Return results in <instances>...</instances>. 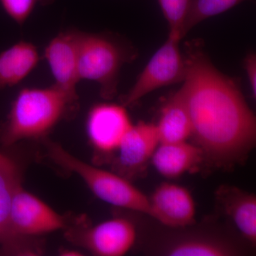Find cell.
<instances>
[{"label":"cell","mask_w":256,"mask_h":256,"mask_svg":"<svg viewBox=\"0 0 256 256\" xmlns=\"http://www.w3.org/2000/svg\"><path fill=\"white\" fill-rule=\"evenodd\" d=\"M244 0H192L184 22L182 38L192 28L207 18L232 9Z\"/></svg>","instance_id":"cell-18"},{"label":"cell","mask_w":256,"mask_h":256,"mask_svg":"<svg viewBox=\"0 0 256 256\" xmlns=\"http://www.w3.org/2000/svg\"><path fill=\"white\" fill-rule=\"evenodd\" d=\"M152 161L160 174L176 178L196 170L204 162V156L198 146L188 141L160 143Z\"/></svg>","instance_id":"cell-12"},{"label":"cell","mask_w":256,"mask_h":256,"mask_svg":"<svg viewBox=\"0 0 256 256\" xmlns=\"http://www.w3.org/2000/svg\"><path fill=\"white\" fill-rule=\"evenodd\" d=\"M77 225L68 228L67 236L94 255L124 256L136 242V226L127 218H112L92 226L82 220Z\"/></svg>","instance_id":"cell-7"},{"label":"cell","mask_w":256,"mask_h":256,"mask_svg":"<svg viewBox=\"0 0 256 256\" xmlns=\"http://www.w3.org/2000/svg\"><path fill=\"white\" fill-rule=\"evenodd\" d=\"M60 255L65 256H82L80 252H77V250H64L60 252Z\"/></svg>","instance_id":"cell-22"},{"label":"cell","mask_w":256,"mask_h":256,"mask_svg":"<svg viewBox=\"0 0 256 256\" xmlns=\"http://www.w3.org/2000/svg\"><path fill=\"white\" fill-rule=\"evenodd\" d=\"M181 38L169 34L168 40L152 57L142 73L122 99V105L130 106L144 96L160 88L184 82L186 76V60L180 48Z\"/></svg>","instance_id":"cell-6"},{"label":"cell","mask_w":256,"mask_h":256,"mask_svg":"<svg viewBox=\"0 0 256 256\" xmlns=\"http://www.w3.org/2000/svg\"><path fill=\"white\" fill-rule=\"evenodd\" d=\"M136 54L134 47L120 36L80 31L79 78L97 82L100 96L112 99L117 94L121 68L132 62Z\"/></svg>","instance_id":"cell-3"},{"label":"cell","mask_w":256,"mask_h":256,"mask_svg":"<svg viewBox=\"0 0 256 256\" xmlns=\"http://www.w3.org/2000/svg\"><path fill=\"white\" fill-rule=\"evenodd\" d=\"M162 14L169 24V34L182 38L184 22L192 0H158Z\"/></svg>","instance_id":"cell-19"},{"label":"cell","mask_w":256,"mask_h":256,"mask_svg":"<svg viewBox=\"0 0 256 256\" xmlns=\"http://www.w3.org/2000/svg\"><path fill=\"white\" fill-rule=\"evenodd\" d=\"M54 0H0L6 14L20 26H22L38 5L46 6Z\"/></svg>","instance_id":"cell-20"},{"label":"cell","mask_w":256,"mask_h":256,"mask_svg":"<svg viewBox=\"0 0 256 256\" xmlns=\"http://www.w3.org/2000/svg\"><path fill=\"white\" fill-rule=\"evenodd\" d=\"M22 186L20 164L6 153L0 152V245L8 238L9 216L15 192Z\"/></svg>","instance_id":"cell-16"},{"label":"cell","mask_w":256,"mask_h":256,"mask_svg":"<svg viewBox=\"0 0 256 256\" xmlns=\"http://www.w3.org/2000/svg\"><path fill=\"white\" fill-rule=\"evenodd\" d=\"M217 198L244 238L256 242V197L234 186H222Z\"/></svg>","instance_id":"cell-13"},{"label":"cell","mask_w":256,"mask_h":256,"mask_svg":"<svg viewBox=\"0 0 256 256\" xmlns=\"http://www.w3.org/2000/svg\"><path fill=\"white\" fill-rule=\"evenodd\" d=\"M68 220L35 195L20 186L12 201L8 238L1 246L2 254L36 255L34 237L68 228Z\"/></svg>","instance_id":"cell-4"},{"label":"cell","mask_w":256,"mask_h":256,"mask_svg":"<svg viewBox=\"0 0 256 256\" xmlns=\"http://www.w3.org/2000/svg\"><path fill=\"white\" fill-rule=\"evenodd\" d=\"M78 108V100L54 85L24 88L0 127V140L8 146L24 140L46 137L60 121L74 117Z\"/></svg>","instance_id":"cell-2"},{"label":"cell","mask_w":256,"mask_h":256,"mask_svg":"<svg viewBox=\"0 0 256 256\" xmlns=\"http://www.w3.org/2000/svg\"><path fill=\"white\" fill-rule=\"evenodd\" d=\"M46 144L47 156L52 162L78 175L98 198L114 206L150 216V198L127 178L85 162L56 143Z\"/></svg>","instance_id":"cell-5"},{"label":"cell","mask_w":256,"mask_h":256,"mask_svg":"<svg viewBox=\"0 0 256 256\" xmlns=\"http://www.w3.org/2000/svg\"><path fill=\"white\" fill-rule=\"evenodd\" d=\"M160 144L156 124L140 122L126 133L114 161L117 174L127 178L146 166Z\"/></svg>","instance_id":"cell-10"},{"label":"cell","mask_w":256,"mask_h":256,"mask_svg":"<svg viewBox=\"0 0 256 256\" xmlns=\"http://www.w3.org/2000/svg\"><path fill=\"white\" fill-rule=\"evenodd\" d=\"M182 86L194 142L204 161L228 168L242 162L255 146L256 120L236 82L202 52L185 58Z\"/></svg>","instance_id":"cell-1"},{"label":"cell","mask_w":256,"mask_h":256,"mask_svg":"<svg viewBox=\"0 0 256 256\" xmlns=\"http://www.w3.org/2000/svg\"><path fill=\"white\" fill-rule=\"evenodd\" d=\"M246 72L248 78L252 96L256 98V57L255 54H249L246 58L245 62Z\"/></svg>","instance_id":"cell-21"},{"label":"cell","mask_w":256,"mask_h":256,"mask_svg":"<svg viewBox=\"0 0 256 256\" xmlns=\"http://www.w3.org/2000/svg\"><path fill=\"white\" fill-rule=\"evenodd\" d=\"M132 126L126 106L98 104L88 114L87 136L98 156H110L117 152Z\"/></svg>","instance_id":"cell-8"},{"label":"cell","mask_w":256,"mask_h":256,"mask_svg":"<svg viewBox=\"0 0 256 256\" xmlns=\"http://www.w3.org/2000/svg\"><path fill=\"white\" fill-rule=\"evenodd\" d=\"M150 202V216L170 227H185L195 220L196 206L190 191L175 184H161Z\"/></svg>","instance_id":"cell-11"},{"label":"cell","mask_w":256,"mask_h":256,"mask_svg":"<svg viewBox=\"0 0 256 256\" xmlns=\"http://www.w3.org/2000/svg\"><path fill=\"white\" fill-rule=\"evenodd\" d=\"M82 30L70 28L56 35L46 45L44 56L56 87L78 100V44Z\"/></svg>","instance_id":"cell-9"},{"label":"cell","mask_w":256,"mask_h":256,"mask_svg":"<svg viewBox=\"0 0 256 256\" xmlns=\"http://www.w3.org/2000/svg\"><path fill=\"white\" fill-rule=\"evenodd\" d=\"M169 256H228L236 254L230 244L220 239L203 236H190L173 240L162 248Z\"/></svg>","instance_id":"cell-17"},{"label":"cell","mask_w":256,"mask_h":256,"mask_svg":"<svg viewBox=\"0 0 256 256\" xmlns=\"http://www.w3.org/2000/svg\"><path fill=\"white\" fill-rule=\"evenodd\" d=\"M38 48L30 42L20 41L0 52V90L18 85L36 68Z\"/></svg>","instance_id":"cell-14"},{"label":"cell","mask_w":256,"mask_h":256,"mask_svg":"<svg viewBox=\"0 0 256 256\" xmlns=\"http://www.w3.org/2000/svg\"><path fill=\"white\" fill-rule=\"evenodd\" d=\"M156 127L160 143L184 142L191 138V120L182 88L166 102Z\"/></svg>","instance_id":"cell-15"}]
</instances>
